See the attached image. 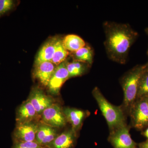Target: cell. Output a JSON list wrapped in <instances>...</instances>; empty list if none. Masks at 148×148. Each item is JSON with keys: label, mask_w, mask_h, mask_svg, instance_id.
Here are the masks:
<instances>
[{"label": "cell", "mask_w": 148, "mask_h": 148, "mask_svg": "<svg viewBox=\"0 0 148 148\" xmlns=\"http://www.w3.org/2000/svg\"><path fill=\"white\" fill-rule=\"evenodd\" d=\"M92 94L109 127L112 129H118L124 126V116L121 109L109 103L98 87L93 88Z\"/></svg>", "instance_id": "cell-2"}, {"label": "cell", "mask_w": 148, "mask_h": 148, "mask_svg": "<svg viewBox=\"0 0 148 148\" xmlns=\"http://www.w3.org/2000/svg\"><path fill=\"white\" fill-rule=\"evenodd\" d=\"M13 0H0V18L11 11L16 5Z\"/></svg>", "instance_id": "cell-21"}, {"label": "cell", "mask_w": 148, "mask_h": 148, "mask_svg": "<svg viewBox=\"0 0 148 148\" xmlns=\"http://www.w3.org/2000/svg\"><path fill=\"white\" fill-rule=\"evenodd\" d=\"M42 122L54 127H62L66 125V120L59 105L54 103L46 109L41 114Z\"/></svg>", "instance_id": "cell-4"}, {"label": "cell", "mask_w": 148, "mask_h": 148, "mask_svg": "<svg viewBox=\"0 0 148 148\" xmlns=\"http://www.w3.org/2000/svg\"><path fill=\"white\" fill-rule=\"evenodd\" d=\"M147 64L138 65L127 72L122 78L125 106H130L137 98L140 77Z\"/></svg>", "instance_id": "cell-3"}, {"label": "cell", "mask_w": 148, "mask_h": 148, "mask_svg": "<svg viewBox=\"0 0 148 148\" xmlns=\"http://www.w3.org/2000/svg\"><path fill=\"white\" fill-rule=\"evenodd\" d=\"M58 135L54 127L42 122L38 123L36 141L42 147H46L51 143Z\"/></svg>", "instance_id": "cell-10"}, {"label": "cell", "mask_w": 148, "mask_h": 148, "mask_svg": "<svg viewBox=\"0 0 148 148\" xmlns=\"http://www.w3.org/2000/svg\"><path fill=\"white\" fill-rule=\"evenodd\" d=\"M146 98V99H147V104H148V97H147V98Z\"/></svg>", "instance_id": "cell-26"}, {"label": "cell", "mask_w": 148, "mask_h": 148, "mask_svg": "<svg viewBox=\"0 0 148 148\" xmlns=\"http://www.w3.org/2000/svg\"><path fill=\"white\" fill-rule=\"evenodd\" d=\"M12 148H45L35 141L27 142H14Z\"/></svg>", "instance_id": "cell-22"}, {"label": "cell", "mask_w": 148, "mask_h": 148, "mask_svg": "<svg viewBox=\"0 0 148 148\" xmlns=\"http://www.w3.org/2000/svg\"><path fill=\"white\" fill-rule=\"evenodd\" d=\"M38 126V123L35 122L16 124L13 134L14 142L36 141Z\"/></svg>", "instance_id": "cell-5"}, {"label": "cell", "mask_w": 148, "mask_h": 148, "mask_svg": "<svg viewBox=\"0 0 148 148\" xmlns=\"http://www.w3.org/2000/svg\"><path fill=\"white\" fill-rule=\"evenodd\" d=\"M76 132L71 129L58 135L46 147L48 148H71L75 140Z\"/></svg>", "instance_id": "cell-13"}, {"label": "cell", "mask_w": 148, "mask_h": 148, "mask_svg": "<svg viewBox=\"0 0 148 148\" xmlns=\"http://www.w3.org/2000/svg\"><path fill=\"white\" fill-rule=\"evenodd\" d=\"M147 64L140 77L137 98H143L148 97V62Z\"/></svg>", "instance_id": "cell-20"}, {"label": "cell", "mask_w": 148, "mask_h": 148, "mask_svg": "<svg viewBox=\"0 0 148 148\" xmlns=\"http://www.w3.org/2000/svg\"><path fill=\"white\" fill-rule=\"evenodd\" d=\"M57 66L51 61H45L35 66L34 76L42 86H47Z\"/></svg>", "instance_id": "cell-9"}, {"label": "cell", "mask_w": 148, "mask_h": 148, "mask_svg": "<svg viewBox=\"0 0 148 148\" xmlns=\"http://www.w3.org/2000/svg\"><path fill=\"white\" fill-rule=\"evenodd\" d=\"M104 46L109 59L121 64L127 62L130 49L138 37V32L128 24L106 21Z\"/></svg>", "instance_id": "cell-1"}, {"label": "cell", "mask_w": 148, "mask_h": 148, "mask_svg": "<svg viewBox=\"0 0 148 148\" xmlns=\"http://www.w3.org/2000/svg\"><path fill=\"white\" fill-rule=\"evenodd\" d=\"M144 134H145V136L146 138L148 139V128L146 130Z\"/></svg>", "instance_id": "cell-24"}, {"label": "cell", "mask_w": 148, "mask_h": 148, "mask_svg": "<svg viewBox=\"0 0 148 148\" xmlns=\"http://www.w3.org/2000/svg\"><path fill=\"white\" fill-rule=\"evenodd\" d=\"M58 38H51L44 44L37 54L35 61V66L45 61H51L55 52Z\"/></svg>", "instance_id": "cell-14"}, {"label": "cell", "mask_w": 148, "mask_h": 148, "mask_svg": "<svg viewBox=\"0 0 148 148\" xmlns=\"http://www.w3.org/2000/svg\"><path fill=\"white\" fill-rule=\"evenodd\" d=\"M87 63L75 60L67 63L66 68L69 72V78L73 77L80 76L85 73L91 67Z\"/></svg>", "instance_id": "cell-17"}, {"label": "cell", "mask_w": 148, "mask_h": 148, "mask_svg": "<svg viewBox=\"0 0 148 148\" xmlns=\"http://www.w3.org/2000/svg\"><path fill=\"white\" fill-rule=\"evenodd\" d=\"M28 99L40 116L44 110L55 103L52 97L47 95L42 90L37 87L32 89Z\"/></svg>", "instance_id": "cell-7"}, {"label": "cell", "mask_w": 148, "mask_h": 148, "mask_svg": "<svg viewBox=\"0 0 148 148\" xmlns=\"http://www.w3.org/2000/svg\"><path fill=\"white\" fill-rule=\"evenodd\" d=\"M41 119L35 108L28 99L22 103L16 111V124L35 122Z\"/></svg>", "instance_id": "cell-8"}, {"label": "cell", "mask_w": 148, "mask_h": 148, "mask_svg": "<svg viewBox=\"0 0 148 148\" xmlns=\"http://www.w3.org/2000/svg\"><path fill=\"white\" fill-rule=\"evenodd\" d=\"M135 106L133 113V121L136 128L141 129L148 124V106L146 98Z\"/></svg>", "instance_id": "cell-12"}, {"label": "cell", "mask_w": 148, "mask_h": 148, "mask_svg": "<svg viewBox=\"0 0 148 148\" xmlns=\"http://www.w3.org/2000/svg\"><path fill=\"white\" fill-rule=\"evenodd\" d=\"M66 121L70 123L72 126V129L76 132L81 127L85 113L84 111L72 108H65L63 110Z\"/></svg>", "instance_id": "cell-15"}, {"label": "cell", "mask_w": 148, "mask_h": 148, "mask_svg": "<svg viewBox=\"0 0 148 148\" xmlns=\"http://www.w3.org/2000/svg\"><path fill=\"white\" fill-rule=\"evenodd\" d=\"M67 62L68 61L66 60L57 66L51 78L47 87L52 95H58L61 86L69 78V72L66 68Z\"/></svg>", "instance_id": "cell-6"}, {"label": "cell", "mask_w": 148, "mask_h": 148, "mask_svg": "<svg viewBox=\"0 0 148 148\" xmlns=\"http://www.w3.org/2000/svg\"><path fill=\"white\" fill-rule=\"evenodd\" d=\"M145 32L146 34H147V35L148 36V28H146L145 29ZM147 54L148 56V49L147 51Z\"/></svg>", "instance_id": "cell-25"}, {"label": "cell", "mask_w": 148, "mask_h": 148, "mask_svg": "<svg viewBox=\"0 0 148 148\" xmlns=\"http://www.w3.org/2000/svg\"><path fill=\"white\" fill-rule=\"evenodd\" d=\"M143 148H148V142L143 144Z\"/></svg>", "instance_id": "cell-23"}, {"label": "cell", "mask_w": 148, "mask_h": 148, "mask_svg": "<svg viewBox=\"0 0 148 148\" xmlns=\"http://www.w3.org/2000/svg\"><path fill=\"white\" fill-rule=\"evenodd\" d=\"M71 56L73 60L84 62L92 66L94 58V51L90 46L86 45L79 50L72 53Z\"/></svg>", "instance_id": "cell-18"}, {"label": "cell", "mask_w": 148, "mask_h": 148, "mask_svg": "<svg viewBox=\"0 0 148 148\" xmlns=\"http://www.w3.org/2000/svg\"><path fill=\"white\" fill-rule=\"evenodd\" d=\"M115 148H134L135 144L130 137L129 130L125 125L117 130L112 138Z\"/></svg>", "instance_id": "cell-11"}, {"label": "cell", "mask_w": 148, "mask_h": 148, "mask_svg": "<svg viewBox=\"0 0 148 148\" xmlns=\"http://www.w3.org/2000/svg\"><path fill=\"white\" fill-rule=\"evenodd\" d=\"M70 54V52L65 48L63 44L62 38H58L56 42L55 52L51 62L58 66L66 61Z\"/></svg>", "instance_id": "cell-19"}, {"label": "cell", "mask_w": 148, "mask_h": 148, "mask_svg": "<svg viewBox=\"0 0 148 148\" xmlns=\"http://www.w3.org/2000/svg\"><path fill=\"white\" fill-rule=\"evenodd\" d=\"M64 47L71 53L75 52L86 45L84 40L79 36L75 34H69L62 38Z\"/></svg>", "instance_id": "cell-16"}]
</instances>
